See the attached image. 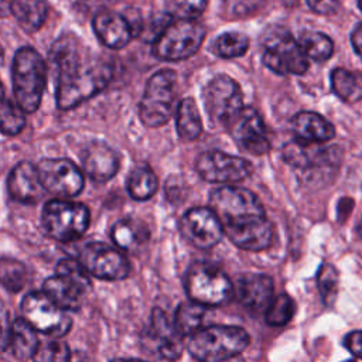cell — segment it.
Returning <instances> with one entry per match:
<instances>
[{
  "mask_svg": "<svg viewBox=\"0 0 362 362\" xmlns=\"http://www.w3.org/2000/svg\"><path fill=\"white\" fill-rule=\"evenodd\" d=\"M25 126L24 112L21 107L3 96L1 102V130L4 134H18Z\"/></svg>",
  "mask_w": 362,
  "mask_h": 362,
  "instance_id": "obj_36",
  "label": "cell"
},
{
  "mask_svg": "<svg viewBox=\"0 0 362 362\" xmlns=\"http://www.w3.org/2000/svg\"><path fill=\"white\" fill-rule=\"evenodd\" d=\"M7 188L10 197L21 204H37L45 192L37 167L28 161L18 163L8 174Z\"/></svg>",
  "mask_w": 362,
  "mask_h": 362,
  "instance_id": "obj_18",
  "label": "cell"
},
{
  "mask_svg": "<svg viewBox=\"0 0 362 362\" xmlns=\"http://www.w3.org/2000/svg\"><path fill=\"white\" fill-rule=\"evenodd\" d=\"M93 31L99 41L112 49L123 48L134 37L129 20L115 11H100L93 17Z\"/></svg>",
  "mask_w": 362,
  "mask_h": 362,
  "instance_id": "obj_20",
  "label": "cell"
},
{
  "mask_svg": "<svg viewBox=\"0 0 362 362\" xmlns=\"http://www.w3.org/2000/svg\"><path fill=\"white\" fill-rule=\"evenodd\" d=\"M1 281L8 291H20L25 284V269L21 263L10 259L1 262Z\"/></svg>",
  "mask_w": 362,
  "mask_h": 362,
  "instance_id": "obj_37",
  "label": "cell"
},
{
  "mask_svg": "<svg viewBox=\"0 0 362 362\" xmlns=\"http://www.w3.org/2000/svg\"><path fill=\"white\" fill-rule=\"evenodd\" d=\"M126 187L133 199L146 201L156 194L158 181L154 171L147 164H140L129 173Z\"/></svg>",
  "mask_w": 362,
  "mask_h": 362,
  "instance_id": "obj_28",
  "label": "cell"
},
{
  "mask_svg": "<svg viewBox=\"0 0 362 362\" xmlns=\"http://www.w3.org/2000/svg\"><path fill=\"white\" fill-rule=\"evenodd\" d=\"M195 170L202 180L215 184L238 182L247 178L253 171L250 161L246 158L218 150L199 154Z\"/></svg>",
  "mask_w": 362,
  "mask_h": 362,
  "instance_id": "obj_12",
  "label": "cell"
},
{
  "mask_svg": "<svg viewBox=\"0 0 362 362\" xmlns=\"http://www.w3.org/2000/svg\"><path fill=\"white\" fill-rule=\"evenodd\" d=\"M209 208L222 223L228 239L239 249L260 252L273 240V225L264 208L247 188L225 185L209 195Z\"/></svg>",
  "mask_w": 362,
  "mask_h": 362,
  "instance_id": "obj_1",
  "label": "cell"
},
{
  "mask_svg": "<svg viewBox=\"0 0 362 362\" xmlns=\"http://www.w3.org/2000/svg\"><path fill=\"white\" fill-rule=\"evenodd\" d=\"M42 291L65 311L78 310L82 298L89 293L78 283L57 273L44 281Z\"/></svg>",
  "mask_w": 362,
  "mask_h": 362,
  "instance_id": "obj_23",
  "label": "cell"
},
{
  "mask_svg": "<svg viewBox=\"0 0 362 362\" xmlns=\"http://www.w3.org/2000/svg\"><path fill=\"white\" fill-rule=\"evenodd\" d=\"M202 95L211 122L226 129L245 107L239 83L228 75L214 76L205 85Z\"/></svg>",
  "mask_w": 362,
  "mask_h": 362,
  "instance_id": "obj_10",
  "label": "cell"
},
{
  "mask_svg": "<svg viewBox=\"0 0 362 362\" xmlns=\"http://www.w3.org/2000/svg\"><path fill=\"white\" fill-rule=\"evenodd\" d=\"M112 240L122 250H136L148 240L147 226L137 219H120L112 226Z\"/></svg>",
  "mask_w": 362,
  "mask_h": 362,
  "instance_id": "obj_25",
  "label": "cell"
},
{
  "mask_svg": "<svg viewBox=\"0 0 362 362\" xmlns=\"http://www.w3.org/2000/svg\"><path fill=\"white\" fill-rule=\"evenodd\" d=\"M110 362H143V361H139V359H113Z\"/></svg>",
  "mask_w": 362,
  "mask_h": 362,
  "instance_id": "obj_45",
  "label": "cell"
},
{
  "mask_svg": "<svg viewBox=\"0 0 362 362\" xmlns=\"http://www.w3.org/2000/svg\"><path fill=\"white\" fill-rule=\"evenodd\" d=\"M90 214L86 205L68 199L48 201L41 214L44 232L58 242L79 239L88 229Z\"/></svg>",
  "mask_w": 362,
  "mask_h": 362,
  "instance_id": "obj_7",
  "label": "cell"
},
{
  "mask_svg": "<svg viewBox=\"0 0 362 362\" xmlns=\"http://www.w3.org/2000/svg\"><path fill=\"white\" fill-rule=\"evenodd\" d=\"M280 1L284 3V4H287V6H293V4L297 3V0H280Z\"/></svg>",
  "mask_w": 362,
  "mask_h": 362,
  "instance_id": "obj_46",
  "label": "cell"
},
{
  "mask_svg": "<svg viewBox=\"0 0 362 362\" xmlns=\"http://www.w3.org/2000/svg\"><path fill=\"white\" fill-rule=\"evenodd\" d=\"M177 90V75L171 69H160L150 76L140 100L139 116L144 126L160 127L170 119Z\"/></svg>",
  "mask_w": 362,
  "mask_h": 362,
  "instance_id": "obj_9",
  "label": "cell"
},
{
  "mask_svg": "<svg viewBox=\"0 0 362 362\" xmlns=\"http://www.w3.org/2000/svg\"><path fill=\"white\" fill-rule=\"evenodd\" d=\"M298 42L307 58L315 62H324L329 59L334 52V44L331 38L320 31L303 33Z\"/></svg>",
  "mask_w": 362,
  "mask_h": 362,
  "instance_id": "obj_31",
  "label": "cell"
},
{
  "mask_svg": "<svg viewBox=\"0 0 362 362\" xmlns=\"http://www.w3.org/2000/svg\"><path fill=\"white\" fill-rule=\"evenodd\" d=\"M11 78L17 105L24 113L35 112L47 83V66L40 52L31 47L20 48L14 54Z\"/></svg>",
  "mask_w": 362,
  "mask_h": 362,
  "instance_id": "obj_3",
  "label": "cell"
},
{
  "mask_svg": "<svg viewBox=\"0 0 362 362\" xmlns=\"http://www.w3.org/2000/svg\"><path fill=\"white\" fill-rule=\"evenodd\" d=\"M344 345L356 358L362 359V329L352 331L344 338Z\"/></svg>",
  "mask_w": 362,
  "mask_h": 362,
  "instance_id": "obj_42",
  "label": "cell"
},
{
  "mask_svg": "<svg viewBox=\"0 0 362 362\" xmlns=\"http://www.w3.org/2000/svg\"><path fill=\"white\" fill-rule=\"evenodd\" d=\"M249 38L239 31H228L221 34L212 44V52L221 58H238L246 54Z\"/></svg>",
  "mask_w": 362,
  "mask_h": 362,
  "instance_id": "obj_32",
  "label": "cell"
},
{
  "mask_svg": "<svg viewBox=\"0 0 362 362\" xmlns=\"http://www.w3.org/2000/svg\"><path fill=\"white\" fill-rule=\"evenodd\" d=\"M351 44L355 49V52L359 55V58L362 59V23L358 24L352 33H351Z\"/></svg>",
  "mask_w": 362,
  "mask_h": 362,
  "instance_id": "obj_43",
  "label": "cell"
},
{
  "mask_svg": "<svg viewBox=\"0 0 362 362\" xmlns=\"http://www.w3.org/2000/svg\"><path fill=\"white\" fill-rule=\"evenodd\" d=\"M264 0H223L225 14L232 18H243L255 14Z\"/></svg>",
  "mask_w": 362,
  "mask_h": 362,
  "instance_id": "obj_39",
  "label": "cell"
},
{
  "mask_svg": "<svg viewBox=\"0 0 362 362\" xmlns=\"http://www.w3.org/2000/svg\"><path fill=\"white\" fill-rule=\"evenodd\" d=\"M291 129L296 140L304 143H324L335 136L334 126L315 112H300L291 120Z\"/></svg>",
  "mask_w": 362,
  "mask_h": 362,
  "instance_id": "obj_22",
  "label": "cell"
},
{
  "mask_svg": "<svg viewBox=\"0 0 362 362\" xmlns=\"http://www.w3.org/2000/svg\"><path fill=\"white\" fill-rule=\"evenodd\" d=\"M177 132L178 136L191 141L195 140L202 133V120L198 110L197 102L192 98H184L177 109Z\"/></svg>",
  "mask_w": 362,
  "mask_h": 362,
  "instance_id": "obj_26",
  "label": "cell"
},
{
  "mask_svg": "<svg viewBox=\"0 0 362 362\" xmlns=\"http://www.w3.org/2000/svg\"><path fill=\"white\" fill-rule=\"evenodd\" d=\"M85 173L96 182H105L119 170L117 153L105 141H90L81 154Z\"/></svg>",
  "mask_w": 362,
  "mask_h": 362,
  "instance_id": "obj_19",
  "label": "cell"
},
{
  "mask_svg": "<svg viewBox=\"0 0 362 362\" xmlns=\"http://www.w3.org/2000/svg\"><path fill=\"white\" fill-rule=\"evenodd\" d=\"M358 6H359V8H361V11H362V0H358Z\"/></svg>",
  "mask_w": 362,
  "mask_h": 362,
  "instance_id": "obj_48",
  "label": "cell"
},
{
  "mask_svg": "<svg viewBox=\"0 0 362 362\" xmlns=\"http://www.w3.org/2000/svg\"><path fill=\"white\" fill-rule=\"evenodd\" d=\"M250 342L249 334L236 325H211L202 327L188 339L189 354L201 361H218L240 355Z\"/></svg>",
  "mask_w": 362,
  "mask_h": 362,
  "instance_id": "obj_4",
  "label": "cell"
},
{
  "mask_svg": "<svg viewBox=\"0 0 362 362\" xmlns=\"http://www.w3.org/2000/svg\"><path fill=\"white\" fill-rule=\"evenodd\" d=\"M308 7L321 16H331L337 13L339 7V0H307Z\"/></svg>",
  "mask_w": 362,
  "mask_h": 362,
  "instance_id": "obj_41",
  "label": "cell"
},
{
  "mask_svg": "<svg viewBox=\"0 0 362 362\" xmlns=\"http://www.w3.org/2000/svg\"><path fill=\"white\" fill-rule=\"evenodd\" d=\"M235 297L247 310L259 313L266 311L274 298L273 280L260 273H243L238 277Z\"/></svg>",
  "mask_w": 362,
  "mask_h": 362,
  "instance_id": "obj_17",
  "label": "cell"
},
{
  "mask_svg": "<svg viewBox=\"0 0 362 362\" xmlns=\"http://www.w3.org/2000/svg\"><path fill=\"white\" fill-rule=\"evenodd\" d=\"M37 332L23 317L16 318L8 328V337L3 342V349L10 348L13 356L18 361L33 359L40 345Z\"/></svg>",
  "mask_w": 362,
  "mask_h": 362,
  "instance_id": "obj_24",
  "label": "cell"
},
{
  "mask_svg": "<svg viewBox=\"0 0 362 362\" xmlns=\"http://www.w3.org/2000/svg\"><path fill=\"white\" fill-rule=\"evenodd\" d=\"M184 287L191 301L204 307L226 304L235 296L233 283L218 266L197 262L189 266L184 277Z\"/></svg>",
  "mask_w": 362,
  "mask_h": 362,
  "instance_id": "obj_6",
  "label": "cell"
},
{
  "mask_svg": "<svg viewBox=\"0 0 362 362\" xmlns=\"http://www.w3.org/2000/svg\"><path fill=\"white\" fill-rule=\"evenodd\" d=\"M228 130L240 148L250 154L262 156L270 150L266 127L260 115L253 107H243Z\"/></svg>",
  "mask_w": 362,
  "mask_h": 362,
  "instance_id": "obj_16",
  "label": "cell"
},
{
  "mask_svg": "<svg viewBox=\"0 0 362 362\" xmlns=\"http://www.w3.org/2000/svg\"><path fill=\"white\" fill-rule=\"evenodd\" d=\"M23 318L51 338L64 337L72 325L68 313L58 307L44 291H30L21 301Z\"/></svg>",
  "mask_w": 362,
  "mask_h": 362,
  "instance_id": "obj_11",
  "label": "cell"
},
{
  "mask_svg": "<svg viewBox=\"0 0 362 362\" xmlns=\"http://www.w3.org/2000/svg\"><path fill=\"white\" fill-rule=\"evenodd\" d=\"M209 362H245V359L240 355H235V356H230V358H223V359L209 361Z\"/></svg>",
  "mask_w": 362,
  "mask_h": 362,
  "instance_id": "obj_44",
  "label": "cell"
},
{
  "mask_svg": "<svg viewBox=\"0 0 362 362\" xmlns=\"http://www.w3.org/2000/svg\"><path fill=\"white\" fill-rule=\"evenodd\" d=\"M181 235L198 249L214 247L225 235L218 216L211 208L197 206L187 211L180 221Z\"/></svg>",
  "mask_w": 362,
  "mask_h": 362,
  "instance_id": "obj_15",
  "label": "cell"
},
{
  "mask_svg": "<svg viewBox=\"0 0 362 362\" xmlns=\"http://www.w3.org/2000/svg\"><path fill=\"white\" fill-rule=\"evenodd\" d=\"M151 335L158 342V354L167 361H177L182 354V335L170 322L167 314L161 308H154L151 314Z\"/></svg>",
  "mask_w": 362,
  "mask_h": 362,
  "instance_id": "obj_21",
  "label": "cell"
},
{
  "mask_svg": "<svg viewBox=\"0 0 362 362\" xmlns=\"http://www.w3.org/2000/svg\"><path fill=\"white\" fill-rule=\"evenodd\" d=\"M55 74L57 105L59 109L68 110L106 88L112 78V68L105 64L83 66L79 61Z\"/></svg>",
  "mask_w": 362,
  "mask_h": 362,
  "instance_id": "obj_2",
  "label": "cell"
},
{
  "mask_svg": "<svg viewBox=\"0 0 362 362\" xmlns=\"http://www.w3.org/2000/svg\"><path fill=\"white\" fill-rule=\"evenodd\" d=\"M69 346L59 338H51L45 342H40L33 362H69Z\"/></svg>",
  "mask_w": 362,
  "mask_h": 362,
  "instance_id": "obj_35",
  "label": "cell"
},
{
  "mask_svg": "<svg viewBox=\"0 0 362 362\" xmlns=\"http://www.w3.org/2000/svg\"><path fill=\"white\" fill-rule=\"evenodd\" d=\"M110 1H119V0H110Z\"/></svg>",
  "mask_w": 362,
  "mask_h": 362,
  "instance_id": "obj_49",
  "label": "cell"
},
{
  "mask_svg": "<svg viewBox=\"0 0 362 362\" xmlns=\"http://www.w3.org/2000/svg\"><path fill=\"white\" fill-rule=\"evenodd\" d=\"M11 13L25 31L33 33L45 21L47 3L44 0H14Z\"/></svg>",
  "mask_w": 362,
  "mask_h": 362,
  "instance_id": "obj_29",
  "label": "cell"
},
{
  "mask_svg": "<svg viewBox=\"0 0 362 362\" xmlns=\"http://www.w3.org/2000/svg\"><path fill=\"white\" fill-rule=\"evenodd\" d=\"M205 37V28L195 20L178 18L157 34L153 42V54L164 61H181L194 55Z\"/></svg>",
  "mask_w": 362,
  "mask_h": 362,
  "instance_id": "obj_8",
  "label": "cell"
},
{
  "mask_svg": "<svg viewBox=\"0 0 362 362\" xmlns=\"http://www.w3.org/2000/svg\"><path fill=\"white\" fill-rule=\"evenodd\" d=\"M57 274L65 276L68 279H71L72 281L78 283L81 287H83L86 291H90L92 284H90V279H89V273L86 272V269L83 267V264L79 260L75 259H62L58 264H57Z\"/></svg>",
  "mask_w": 362,
  "mask_h": 362,
  "instance_id": "obj_38",
  "label": "cell"
},
{
  "mask_svg": "<svg viewBox=\"0 0 362 362\" xmlns=\"http://www.w3.org/2000/svg\"><path fill=\"white\" fill-rule=\"evenodd\" d=\"M78 260L90 276L102 280H123L130 272V264L119 247L102 242L88 243L82 249Z\"/></svg>",
  "mask_w": 362,
  "mask_h": 362,
  "instance_id": "obj_13",
  "label": "cell"
},
{
  "mask_svg": "<svg viewBox=\"0 0 362 362\" xmlns=\"http://www.w3.org/2000/svg\"><path fill=\"white\" fill-rule=\"evenodd\" d=\"M331 88L341 100L358 102L362 99V72L335 68L331 72Z\"/></svg>",
  "mask_w": 362,
  "mask_h": 362,
  "instance_id": "obj_27",
  "label": "cell"
},
{
  "mask_svg": "<svg viewBox=\"0 0 362 362\" xmlns=\"http://www.w3.org/2000/svg\"><path fill=\"white\" fill-rule=\"evenodd\" d=\"M356 230H358V233L362 236V216H361V219H359V223H358Z\"/></svg>",
  "mask_w": 362,
  "mask_h": 362,
  "instance_id": "obj_47",
  "label": "cell"
},
{
  "mask_svg": "<svg viewBox=\"0 0 362 362\" xmlns=\"http://www.w3.org/2000/svg\"><path fill=\"white\" fill-rule=\"evenodd\" d=\"M208 0H174V10L178 18L195 20L206 8Z\"/></svg>",
  "mask_w": 362,
  "mask_h": 362,
  "instance_id": "obj_40",
  "label": "cell"
},
{
  "mask_svg": "<svg viewBox=\"0 0 362 362\" xmlns=\"http://www.w3.org/2000/svg\"><path fill=\"white\" fill-rule=\"evenodd\" d=\"M205 318V307L198 303H184L180 304L175 315H174V325L175 329L182 337H191L197 331L202 328V322Z\"/></svg>",
  "mask_w": 362,
  "mask_h": 362,
  "instance_id": "obj_30",
  "label": "cell"
},
{
  "mask_svg": "<svg viewBox=\"0 0 362 362\" xmlns=\"http://www.w3.org/2000/svg\"><path fill=\"white\" fill-rule=\"evenodd\" d=\"M294 311L296 304L293 298L288 294L281 293L274 296L270 305L264 311V318L266 322L272 327H283L293 318Z\"/></svg>",
  "mask_w": 362,
  "mask_h": 362,
  "instance_id": "obj_33",
  "label": "cell"
},
{
  "mask_svg": "<svg viewBox=\"0 0 362 362\" xmlns=\"http://www.w3.org/2000/svg\"><path fill=\"white\" fill-rule=\"evenodd\" d=\"M263 64L279 75H303L308 69V58L298 41L281 25H269L262 34Z\"/></svg>",
  "mask_w": 362,
  "mask_h": 362,
  "instance_id": "obj_5",
  "label": "cell"
},
{
  "mask_svg": "<svg viewBox=\"0 0 362 362\" xmlns=\"http://www.w3.org/2000/svg\"><path fill=\"white\" fill-rule=\"evenodd\" d=\"M37 170L45 191L57 197L71 198L83 188V175L71 160L47 158L40 161Z\"/></svg>",
  "mask_w": 362,
  "mask_h": 362,
  "instance_id": "obj_14",
  "label": "cell"
},
{
  "mask_svg": "<svg viewBox=\"0 0 362 362\" xmlns=\"http://www.w3.org/2000/svg\"><path fill=\"white\" fill-rule=\"evenodd\" d=\"M339 276L338 270L331 263H322L317 272V288L321 294L322 301L329 305L335 301L338 293Z\"/></svg>",
  "mask_w": 362,
  "mask_h": 362,
  "instance_id": "obj_34",
  "label": "cell"
}]
</instances>
